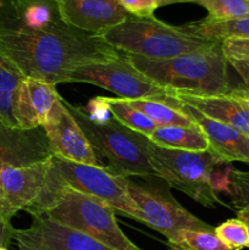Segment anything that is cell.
Returning a JSON list of instances; mask_svg holds the SVG:
<instances>
[{"mask_svg": "<svg viewBox=\"0 0 249 250\" xmlns=\"http://www.w3.org/2000/svg\"><path fill=\"white\" fill-rule=\"evenodd\" d=\"M0 54L24 77L53 85L72 71L119 59L99 34L63 20L59 0H0Z\"/></svg>", "mask_w": 249, "mask_h": 250, "instance_id": "obj_1", "label": "cell"}, {"mask_svg": "<svg viewBox=\"0 0 249 250\" xmlns=\"http://www.w3.org/2000/svg\"><path fill=\"white\" fill-rule=\"evenodd\" d=\"M26 211L32 217L46 215L114 250H143L122 232L111 207L97 198L58 185L49 175L43 192Z\"/></svg>", "mask_w": 249, "mask_h": 250, "instance_id": "obj_2", "label": "cell"}, {"mask_svg": "<svg viewBox=\"0 0 249 250\" xmlns=\"http://www.w3.org/2000/svg\"><path fill=\"white\" fill-rule=\"evenodd\" d=\"M132 65L166 90L192 95H227L229 83L221 42L209 50L166 60H149L127 55Z\"/></svg>", "mask_w": 249, "mask_h": 250, "instance_id": "obj_3", "label": "cell"}, {"mask_svg": "<svg viewBox=\"0 0 249 250\" xmlns=\"http://www.w3.org/2000/svg\"><path fill=\"white\" fill-rule=\"evenodd\" d=\"M102 37L120 53L149 60H166L209 50L220 43L197 36L183 26H171L155 16L136 17L132 15L121 24L103 33Z\"/></svg>", "mask_w": 249, "mask_h": 250, "instance_id": "obj_4", "label": "cell"}, {"mask_svg": "<svg viewBox=\"0 0 249 250\" xmlns=\"http://www.w3.org/2000/svg\"><path fill=\"white\" fill-rule=\"evenodd\" d=\"M77 121L95 155L106 160V167L122 177H156L145 150V136L120 124L112 116L93 119L84 107L75 106L63 99Z\"/></svg>", "mask_w": 249, "mask_h": 250, "instance_id": "obj_5", "label": "cell"}, {"mask_svg": "<svg viewBox=\"0 0 249 250\" xmlns=\"http://www.w3.org/2000/svg\"><path fill=\"white\" fill-rule=\"evenodd\" d=\"M145 150L156 177L207 208L225 205L214 183V171L224 163L209 150L185 151L159 146L145 138Z\"/></svg>", "mask_w": 249, "mask_h": 250, "instance_id": "obj_6", "label": "cell"}, {"mask_svg": "<svg viewBox=\"0 0 249 250\" xmlns=\"http://www.w3.org/2000/svg\"><path fill=\"white\" fill-rule=\"evenodd\" d=\"M49 177L58 185L97 198L115 211L141 222L138 208L128 192V178L115 175L106 166L75 163L53 155Z\"/></svg>", "mask_w": 249, "mask_h": 250, "instance_id": "obj_7", "label": "cell"}, {"mask_svg": "<svg viewBox=\"0 0 249 250\" xmlns=\"http://www.w3.org/2000/svg\"><path fill=\"white\" fill-rule=\"evenodd\" d=\"M71 82L94 84L121 99L156 100L178 107V100L134 67L124 53H120L116 60L78 67L68 76L67 83Z\"/></svg>", "mask_w": 249, "mask_h": 250, "instance_id": "obj_8", "label": "cell"}, {"mask_svg": "<svg viewBox=\"0 0 249 250\" xmlns=\"http://www.w3.org/2000/svg\"><path fill=\"white\" fill-rule=\"evenodd\" d=\"M128 192L138 208L141 222L163 234L167 241L183 229L215 231L182 207L165 188L139 185L128 180Z\"/></svg>", "mask_w": 249, "mask_h": 250, "instance_id": "obj_9", "label": "cell"}, {"mask_svg": "<svg viewBox=\"0 0 249 250\" xmlns=\"http://www.w3.org/2000/svg\"><path fill=\"white\" fill-rule=\"evenodd\" d=\"M51 158L29 165L0 171V214L11 221L21 210L33 204L45 187Z\"/></svg>", "mask_w": 249, "mask_h": 250, "instance_id": "obj_10", "label": "cell"}, {"mask_svg": "<svg viewBox=\"0 0 249 250\" xmlns=\"http://www.w3.org/2000/svg\"><path fill=\"white\" fill-rule=\"evenodd\" d=\"M14 242L19 250H114L46 215L34 216L27 229H15Z\"/></svg>", "mask_w": 249, "mask_h": 250, "instance_id": "obj_11", "label": "cell"}, {"mask_svg": "<svg viewBox=\"0 0 249 250\" xmlns=\"http://www.w3.org/2000/svg\"><path fill=\"white\" fill-rule=\"evenodd\" d=\"M43 128L54 155L75 163L103 166L61 97L54 104Z\"/></svg>", "mask_w": 249, "mask_h": 250, "instance_id": "obj_12", "label": "cell"}, {"mask_svg": "<svg viewBox=\"0 0 249 250\" xmlns=\"http://www.w3.org/2000/svg\"><path fill=\"white\" fill-rule=\"evenodd\" d=\"M53 155L43 127L22 129L0 121V171L48 160Z\"/></svg>", "mask_w": 249, "mask_h": 250, "instance_id": "obj_13", "label": "cell"}, {"mask_svg": "<svg viewBox=\"0 0 249 250\" xmlns=\"http://www.w3.org/2000/svg\"><path fill=\"white\" fill-rule=\"evenodd\" d=\"M59 6L68 24L99 36L129 16L120 0H59Z\"/></svg>", "mask_w": 249, "mask_h": 250, "instance_id": "obj_14", "label": "cell"}, {"mask_svg": "<svg viewBox=\"0 0 249 250\" xmlns=\"http://www.w3.org/2000/svg\"><path fill=\"white\" fill-rule=\"evenodd\" d=\"M171 95V94H170ZM175 98V97H173ZM178 109L192 117L209 141V151L221 163L242 161L249 164V137L233 127L212 120L194 107L178 100Z\"/></svg>", "mask_w": 249, "mask_h": 250, "instance_id": "obj_15", "label": "cell"}, {"mask_svg": "<svg viewBox=\"0 0 249 250\" xmlns=\"http://www.w3.org/2000/svg\"><path fill=\"white\" fill-rule=\"evenodd\" d=\"M56 85L26 77L22 81L15 100L14 116L19 128L43 127L56 100L60 98Z\"/></svg>", "mask_w": 249, "mask_h": 250, "instance_id": "obj_16", "label": "cell"}, {"mask_svg": "<svg viewBox=\"0 0 249 250\" xmlns=\"http://www.w3.org/2000/svg\"><path fill=\"white\" fill-rule=\"evenodd\" d=\"M168 93L205 116L233 127L249 137V106L242 100L229 95H192L170 90Z\"/></svg>", "mask_w": 249, "mask_h": 250, "instance_id": "obj_17", "label": "cell"}, {"mask_svg": "<svg viewBox=\"0 0 249 250\" xmlns=\"http://www.w3.org/2000/svg\"><path fill=\"white\" fill-rule=\"evenodd\" d=\"M148 139L156 146L175 150H209V141L198 126H158Z\"/></svg>", "mask_w": 249, "mask_h": 250, "instance_id": "obj_18", "label": "cell"}, {"mask_svg": "<svg viewBox=\"0 0 249 250\" xmlns=\"http://www.w3.org/2000/svg\"><path fill=\"white\" fill-rule=\"evenodd\" d=\"M24 78L26 77L0 54V121L10 127H17L14 116L15 100Z\"/></svg>", "mask_w": 249, "mask_h": 250, "instance_id": "obj_19", "label": "cell"}, {"mask_svg": "<svg viewBox=\"0 0 249 250\" xmlns=\"http://www.w3.org/2000/svg\"><path fill=\"white\" fill-rule=\"evenodd\" d=\"M187 31L211 41L222 42L228 38H249V16L228 21L203 19L185 24Z\"/></svg>", "mask_w": 249, "mask_h": 250, "instance_id": "obj_20", "label": "cell"}, {"mask_svg": "<svg viewBox=\"0 0 249 250\" xmlns=\"http://www.w3.org/2000/svg\"><path fill=\"white\" fill-rule=\"evenodd\" d=\"M100 99L103 100L105 107L109 110L114 119H116L120 124L126 126L127 128L143 134L146 138H149L158 127V125L153 120L149 119L139 110L131 106L126 99H121L117 97H100Z\"/></svg>", "mask_w": 249, "mask_h": 250, "instance_id": "obj_21", "label": "cell"}, {"mask_svg": "<svg viewBox=\"0 0 249 250\" xmlns=\"http://www.w3.org/2000/svg\"><path fill=\"white\" fill-rule=\"evenodd\" d=\"M131 106L143 112L153 120L158 126H185L194 127L197 124L190 116L178 107H173L165 103L156 100H127Z\"/></svg>", "mask_w": 249, "mask_h": 250, "instance_id": "obj_22", "label": "cell"}, {"mask_svg": "<svg viewBox=\"0 0 249 250\" xmlns=\"http://www.w3.org/2000/svg\"><path fill=\"white\" fill-rule=\"evenodd\" d=\"M170 250H232L216 237L215 231L183 229L175 238L166 241Z\"/></svg>", "mask_w": 249, "mask_h": 250, "instance_id": "obj_23", "label": "cell"}, {"mask_svg": "<svg viewBox=\"0 0 249 250\" xmlns=\"http://www.w3.org/2000/svg\"><path fill=\"white\" fill-rule=\"evenodd\" d=\"M198 5L207 9V19L228 21L249 16V0H198Z\"/></svg>", "mask_w": 249, "mask_h": 250, "instance_id": "obj_24", "label": "cell"}, {"mask_svg": "<svg viewBox=\"0 0 249 250\" xmlns=\"http://www.w3.org/2000/svg\"><path fill=\"white\" fill-rule=\"evenodd\" d=\"M217 238L232 250L249 248V229L242 220L231 219L215 227Z\"/></svg>", "mask_w": 249, "mask_h": 250, "instance_id": "obj_25", "label": "cell"}, {"mask_svg": "<svg viewBox=\"0 0 249 250\" xmlns=\"http://www.w3.org/2000/svg\"><path fill=\"white\" fill-rule=\"evenodd\" d=\"M226 186L234 208L239 210L249 207V171H231Z\"/></svg>", "mask_w": 249, "mask_h": 250, "instance_id": "obj_26", "label": "cell"}, {"mask_svg": "<svg viewBox=\"0 0 249 250\" xmlns=\"http://www.w3.org/2000/svg\"><path fill=\"white\" fill-rule=\"evenodd\" d=\"M227 60H249V38H228L221 42Z\"/></svg>", "mask_w": 249, "mask_h": 250, "instance_id": "obj_27", "label": "cell"}, {"mask_svg": "<svg viewBox=\"0 0 249 250\" xmlns=\"http://www.w3.org/2000/svg\"><path fill=\"white\" fill-rule=\"evenodd\" d=\"M120 4L129 15L136 17H151L158 9L156 0H120Z\"/></svg>", "mask_w": 249, "mask_h": 250, "instance_id": "obj_28", "label": "cell"}, {"mask_svg": "<svg viewBox=\"0 0 249 250\" xmlns=\"http://www.w3.org/2000/svg\"><path fill=\"white\" fill-rule=\"evenodd\" d=\"M229 65L234 68L241 77L243 85L232 88L227 95L231 97H246L249 98V60H227Z\"/></svg>", "mask_w": 249, "mask_h": 250, "instance_id": "obj_29", "label": "cell"}, {"mask_svg": "<svg viewBox=\"0 0 249 250\" xmlns=\"http://www.w3.org/2000/svg\"><path fill=\"white\" fill-rule=\"evenodd\" d=\"M15 229L11 221L0 214V248H7L14 241Z\"/></svg>", "mask_w": 249, "mask_h": 250, "instance_id": "obj_30", "label": "cell"}, {"mask_svg": "<svg viewBox=\"0 0 249 250\" xmlns=\"http://www.w3.org/2000/svg\"><path fill=\"white\" fill-rule=\"evenodd\" d=\"M158 1V6H166V5L172 4H183V2H195L197 4L198 0H156Z\"/></svg>", "mask_w": 249, "mask_h": 250, "instance_id": "obj_31", "label": "cell"}, {"mask_svg": "<svg viewBox=\"0 0 249 250\" xmlns=\"http://www.w3.org/2000/svg\"><path fill=\"white\" fill-rule=\"evenodd\" d=\"M237 216H238L239 220H242V221L247 225V227H248L249 229V207L239 209L238 212H237Z\"/></svg>", "mask_w": 249, "mask_h": 250, "instance_id": "obj_32", "label": "cell"}, {"mask_svg": "<svg viewBox=\"0 0 249 250\" xmlns=\"http://www.w3.org/2000/svg\"><path fill=\"white\" fill-rule=\"evenodd\" d=\"M229 97H231V95H229ZM233 98H236V99L242 100V102H244V103H246V104L249 106V98H246V97H233Z\"/></svg>", "mask_w": 249, "mask_h": 250, "instance_id": "obj_33", "label": "cell"}, {"mask_svg": "<svg viewBox=\"0 0 249 250\" xmlns=\"http://www.w3.org/2000/svg\"><path fill=\"white\" fill-rule=\"evenodd\" d=\"M0 250H9L7 248H0Z\"/></svg>", "mask_w": 249, "mask_h": 250, "instance_id": "obj_34", "label": "cell"}]
</instances>
